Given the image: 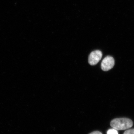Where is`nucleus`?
Segmentation results:
<instances>
[{
  "label": "nucleus",
  "mask_w": 134,
  "mask_h": 134,
  "mask_svg": "<svg viewBox=\"0 0 134 134\" xmlns=\"http://www.w3.org/2000/svg\"><path fill=\"white\" fill-rule=\"evenodd\" d=\"M110 125L113 128L117 130H124L132 127L133 122L128 118H116L111 121Z\"/></svg>",
  "instance_id": "f257e3e1"
},
{
  "label": "nucleus",
  "mask_w": 134,
  "mask_h": 134,
  "mask_svg": "<svg viewBox=\"0 0 134 134\" xmlns=\"http://www.w3.org/2000/svg\"><path fill=\"white\" fill-rule=\"evenodd\" d=\"M103 56L102 52L100 50H96L91 53L88 58L89 64L94 66L98 63Z\"/></svg>",
  "instance_id": "f03ea898"
},
{
  "label": "nucleus",
  "mask_w": 134,
  "mask_h": 134,
  "mask_svg": "<svg viewBox=\"0 0 134 134\" xmlns=\"http://www.w3.org/2000/svg\"><path fill=\"white\" fill-rule=\"evenodd\" d=\"M115 64V61L112 56H106L101 63V68L104 71H107L111 69Z\"/></svg>",
  "instance_id": "7ed1b4c3"
},
{
  "label": "nucleus",
  "mask_w": 134,
  "mask_h": 134,
  "mask_svg": "<svg viewBox=\"0 0 134 134\" xmlns=\"http://www.w3.org/2000/svg\"><path fill=\"white\" fill-rule=\"evenodd\" d=\"M117 130L114 128L108 130L107 132V134H118Z\"/></svg>",
  "instance_id": "20e7f679"
},
{
  "label": "nucleus",
  "mask_w": 134,
  "mask_h": 134,
  "mask_svg": "<svg viewBox=\"0 0 134 134\" xmlns=\"http://www.w3.org/2000/svg\"><path fill=\"white\" fill-rule=\"evenodd\" d=\"M123 134H134V129L126 130Z\"/></svg>",
  "instance_id": "39448f33"
},
{
  "label": "nucleus",
  "mask_w": 134,
  "mask_h": 134,
  "mask_svg": "<svg viewBox=\"0 0 134 134\" xmlns=\"http://www.w3.org/2000/svg\"><path fill=\"white\" fill-rule=\"evenodd\" d=\"M90 134H102L101 133H100V132H99V131H95V132H92V133H91Z\"/></svg>",
  "instance_id": "423d86ee"
}]
</instances>
